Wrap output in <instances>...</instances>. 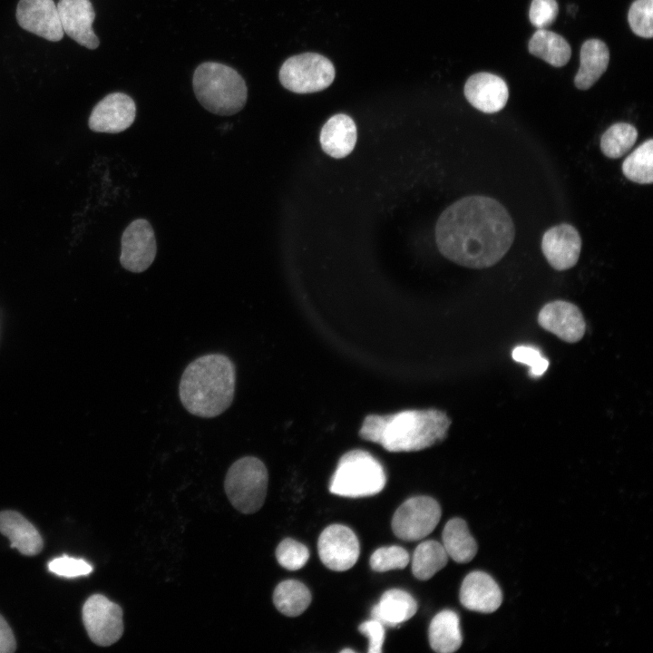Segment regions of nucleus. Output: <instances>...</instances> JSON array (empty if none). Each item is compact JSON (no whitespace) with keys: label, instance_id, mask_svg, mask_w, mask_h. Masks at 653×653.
Segmentation results:
<instances>
[{"label":"nucleus","instance_id":"obj_1","mask_svg":"<svg viewBox=\"0 0 653 653\" xmlns=\"http://www.w3.org/2000/svg\"><path fill=\"white\" fill-rule=\"evenodd\" d=\"M515 236L511 215L495 199L463 197L447 207L435 225V241L447 259L470 268L498 263Z\"/></svg>","mask_w":653,"mask_h":653},{"label":"nucleus","instance_id":"obj_2","mask_svg":"<svg viewBox=\"0 0 653 653\" xmlns=\"http://www.w3.org/2000/svg\"><path fill=\"white\" fill-rule=\"evenodd\" d=\"M452 424L445 412L429 409L404 410L390 414H368L359 436L391 453L429 448L443 441Z\"/></svg>","mask_w":653,"mask_h":653},{"label":"nucleus","instance_id":"obj_3","mask_svg":"<svg viewBox=\"0 0 653 653\" xmlns=\"http://www.w3.org/2000/svg\"><path fill=\"white\" fill-rule=\"evenodd\" d=\"M235 384L236 368L229 356L203 355L184 369L179 385L180 400L190 414L213 418L232 404Z\"/></svg>","mask_w":653,"mask_h":653},{"label":"nucleus","instance_id":"obj_4","mask_svg":"<svg viewBox=\"0 0 653 653\" xmlns=\"http://www.w3.org/2000/svg\"><path fill=\"white\" fill-rule=\"evenodd\" d=\"M192 84L200 103L212 113L235 114L246 104V83L228 65L215 62L200 64L194 72Z\"/></svg>","mask_w":653,"mask_h":653},{"label":"nucleus","instance_id":"obj_5","mask_svg":"<svg viewBox=\"0 0 653 653\" xmlns=\"http://www.w3.org/2000/svg\"><path fill=\"white\" fill-rule=\"evenodd\" d=\"M385 482V473L379 461L366 451L355 449L339 459L329 491L343 497H368L379 493Z\"/></svg>","mask_w":653,"mask_h":653},{"label":"nucleus","instance_id":"obj_6","mask_svg":"<svg viewBox=\"0 0 653 653\" xmlns=\"http://www.w3.org/2000/svg\"><path fill=\"white\" fill-rule=\"evenodd\" d=\"M268 482L264 463L255 456H244L229 468L224 489L230 503L240 512L249 514L263 505Z\"/></svg>","mask_w":653,"mask_h":653},{"label":"nucleus","instance_id":"obj_7","mask_svg":"<svg viewBox=\"0 0 653 653\" xmlns=\"http://www.w3.org/2000/svg\"><path fill=\"white\" fill-rule=\"evenodd\" d=\"M332 62L316 53H305L288 58L279 70L283 87L296 93H310L327 88L334 81Z\"/></svg>","mask_w":653,"mask_h":653},{"label":"nucleus","instance_id":"obj_8","mask_svg":"<svg viewBox=\"0 0 653 653\" xmlns=\"http://www.w3.org/2000/svg\"><path fill=\"white\" fill-rule=\"evenodd\" d=\"M441 507L429 496H415L403 502L394 513L392 530L404 541H414L429 535L441 519Z\"/></svg>","mask_w":653,"mask_h":653},{"label":"nucleus","instance_id":"obj_9","mask_svg":"<svg viewBox=\"0 0 653 653\" xmlns=\"http://www.w3.org/2000/svg\"><path fill=\"white\" fill-rule=\"evenodd\" d=\"M83 622L91 640L107 647L120 639L123 633L122 609L105 596H90L83 606Z\"/></svg>","mask_w":653,"mask_h":653},{"label":"nucleus","instance_id":"obj_10","mask_svg":"<svg viewBox=\"0 0 653 653\" xmlns=\"http://www.w3.org/2000/svg\"><path fill=\"white\" fill-rule=\"evenodd\" d=\"M322 563L335 571L351 569L359 557V541L354 531L342 524H332L320 534L317 541Z\"/></svg>","mask_w":653,"mask_h":653},{"label":"nucleus","instance_id":"obj_11","mask_svg":"<svg viewBox=\"0 0 653 653\" xmlns=\"http://www.w3.org/2000/svg\"><path fill=\"white\" fill-rule=\"evenodd\" d=\"M156 251V239L150 222L143 219L133 220L122 236L121 265L131 272H142L153 262Z\"/></svg>","mask_w":653,"mask_h":653},{"label":"nucleus","instance_id":"obj_12","mask_svg":"<svg viewBox=\"0 0 653 653\" xmlns=\"http://www.w3.org/2000/svg\"><path fill=\"white\" fill-rule=\"evenodd\" d=\"M539 325L567 343H577L586 332V322L580 309L573 303L554 300L542 307Z\"/></svg>","mask_w":653,"mask_h":653},{"label":"nucleus","instance_id":"obj_13","mask_svg":"<svg viewBox=\"0 0 653 653\" xmlns=\"http://www.w3.org/2000/svg\"><path fill=\"white\" fill-rule=\"evenodd\" d=\"M136 105L123 93H112L102 99L89 117V128L96 132L118 133L134 122Z\"/></svg>","mask_w":653,"mask_h":653},{"label":"nucleus","instance_id":"obj_14","mask_svg":"<svg viewBox=\"0 0 653 653\" xmlns=\"http://www.w3.org/2000/svg\"><path fill=\"white\" fill-rule=\"evenodd\" d=\"M19 25L48 41H60L64 34L54 0H20L15 13Z\"/></svg>","mask_w":653,"mask_h":653},{"label":"nucleus","instance_id":"obj_15","mask_svg":"<svg viewBox=\"0 0 653 653\" xmlns=\"http://www.w3.org/2000/svg\"><path fill=\"white\" fill-rule=\"evenodd\" d=\"M541 250L548 263L562 271L574 267L581 251V238L570 224L562 223L546 230L541 239Z\"/></svg>","mask_w":653,"mask_h":653},{"label":"nucleus","instance_id":"obj_16","mask_svg":"<svg viewBox=\"0 0 653 653\" xmlns=\"http://www.w3.org/2000/svg\"><path fill=\"white\" fill-rule=\"evenodd\" d=\"M57 10L63 32L88 49H96L99 39L93 30L95 12L90 0H59Z\"/></svg>","mask_w":653,"mask_h":653},{"label":"nucleus","instance_id":"obj_17","mask_svg":"<svg viewBox=\"0 0 653 653\" xmlns=\"http://www.w3.org/2000/svg\"><path fill=\"white\" fill-rule=\"evenodd\" d=\"M464 95L477 110L485 113L501 111L507 103L509 89L505 81L490 73L473 74L465 83Z\"/></svg>","mask_w":653,"mask_h":653},{"label":"nucleus","instance_id":"obj_18","mask_svg":"<svg viewBox=\"0 0 653 653\" xmlns=\"http://www.w3.org/2000/svg\"><path fill=\"white\" fill-rule=\"evenodd\" d=\"M459 598L462 605L470 610L492 613L501 606L502 593L488 573L473 571L463 579Z\"/></svg>","mask_w":653,"mask_h":653},{"label":"nucleus","instance_id":"obj_19","mask_svg":"<svg viewBox=\"0 0 653 653\" xmlns=\"http://www.w3.org/2000/svg\"><path fill=\"white\" fill-rule=\"evenodd\" d=\"M319 141L327 155L335 159L347 156L356 142V126L354 120L344 113L331 116L321 129Z\"/></svg>","mask_w":653,"mask_h":653},{"label":"nucleus","instance_id":"obj_20","mask_svg":"<svg viewBox=\"0 0 653 653\" xmlns=\"http://www.w3.org/2000/svg\"><path fill=\"white\" fill-rule=\"evenodd\" d=\"M0 532L10 540L11 548L24 555L34 556L43 549V539L37 529L17 512H0Z\"/></svg>","mask_w":653,"mask_h":653},{"label":"nucleus","instance_id":"obj_21","mask_svg":"<svg viewBox=\"0 0 653 653\" xmlns=\"http://www.w3.org/2000/svg\"><path fill=\"white\" fill-rule=\"evenodd\" d=\"M609 62V51L604 42L590 39L583 43L580 53V67L574 83L578 89H590L605 73Z\"/></svg>","mask_w":653,"mask_h":653},{"label":"nucleus","instance_id":"obj_22","mask_svg":"<svg viewBox=\"0 0 653 653\" xmlns=\"http://www.w3.org/2000/svg\"><path fill=\"white\" fill-rule=\"evenodd\" d=\"M416 610L417 603L408 592L392 589L383 593L371 616L384 626L395 627L411 619Z\"/></svg>","mask_w":653,"mask_h":653},{"label":"nucleus","instance_id":"obj_23","mask_svg":"<svg viewBox=\"0 0 653 653\" xmlns=\"http://www.w3.org/2000/svg\"><path fill=\"white\" fill-rule=\"evenodd\" d=\"M429 643L438 653H452L463 643L459 617L456 612L445 609L437 613L429 626Z\"/></svg>","mask_w":653,"mask_h":653},{"label":"nucleus","instance_id":"obj_24","mask_svg":"<svg viewBox=\"0 0 653 653\" xmlns=\"http://www.w3.org/2000/svg\"><path fill=\"white\" fill-rule=\"evenodd\" d=\"M443 546L451 559L458 563L471 561L477 553V543L467 523L461 518L448 521L442 533Z\"/></svg>","mask_w":653,"mask_h":653},{"label":"nucleus","instance_id":"obj_25","mask_svg":"<svg viewBox=\"0 0 653 653\" xmlns=\"http://www.w3.org/2000/svg\"><path fill=\"white\" fill-rule=\"evenodd\" d=\"M528 48L531 54L555 67L565 65L571 54L570 44L561 35L544 28L532 34Z\"/></svg>","mask_w":653,"mask_h":653},{"label":"nucleus","instance_id":"obj_26","mask_svg":"<svg viewBox=\"0 0 653 653\" xmlns=\"http://www.w3.org/2000/svg\"><path fill=\"white\" fill-rule=\"evenodd\" d=\"M311 602L307 587L296 580L281 581L273 592V603L277 609L288 617L302 614Z\"/></svg>","mask_w":653,"mask_h":653},{"label":"nucleus","instance_id":"obj_27","mask_svg":"<svg viewBox=\"0 0 653 653\" xmlns=\"http://www.w3.org/2000/svg\"><path fill=\"white\" fill-rule=\"evenodd\" d=\"M448 555L442 543L426 541L414 550L412 558V572L420 580H427L447 564Z\"/></svg>","mask_w":653,"mask_h":653},{"label":"nucleus","instance_id":"obj_28","mask_svg":"<svg viewBox=\"0 0 653 653\" xmlns=\"http://www.w3.org/2000/svg\"><path fill=\"white\" fill-rule=\"evenodd\" d=\"M625 177L638 184L653 181V140L650 138L633 151L623 161Z\"/></svg>","mask_w":653,"mask_h":653},{"label":"nucleus","instance_id":"obj_29","mask_svg":"<svg viewBox=\"0 0 653 653\" xmlns=\"http://www.w3.org/2000/svg\"><path fill=\"white\" fill-rule=\"evenodd\" d=\"M637 138L635 126L628 122H616L602 134L600 150L608 158H620L633 147Z\"/></svg>","mask_w":653,"mask_h":653},{"label":"nucleus","instance_id":"obj_30","mask_svg":"<svg viewBox=\"0 0 653 653\" xmlns=\"http://www.w3.org/2000/svg\"><path fill=\"white\" fill-rule=\"evenodd\" d=\"M410 558L406 550L400 546L381 547L370 557V566L374 571L385 572L391 570L404 569Z\"/></svg>","mask_w":653,"mask_h":653},{"label":"nucleus","instance_id":"obj_31","mask_svg":"<svg viewBox=\"0 0 653 653\" xmlns=\"http://www.w3.org/2000/svg\"><path fill=\"white\" fill-rule=\"evenodd\" d=\"M278 562L288 570L301 569L309 559L308 549L301 542L286 538L280 541L276 550Z\"/></svg>","mask_w":653,"mask_h":653},{"label":"nucleus","instance_id":"obj_32","mask_svg":"<svg viewBox=\"0 0 653 653\" xmlns=\"http://www.w3.org/2000/svg\"><path fill=\"white\" fill-rule=\"evenodd\" d=\"M653 0H635L629 7L628 20L634 34L643 38H651Z\"/></svg>","mask_w":653,"mask_h":653},{"label":"nucleus","instance_id":"obj_33","mask_svg":"<svg viewBox=\"0 0 653 653\" xmlns=\"http://www.w3.org/2000/svg\"><path fill=\"white\" fill-rule=\"evenodd\" d=\"M48 569L51 572L66 578L85 576L93 571L92 565L84 560L69 557L65 554L52 560L48 564Z\"/></svg>","mask_w":653,"mask_h":653},{"label":"nucleus","instance_id":"obj_34","mask_svg":"<svg viewBox=\"0 0 653 653\" xmlns=\"http://www.w3.org/2000/svg\"><path fill=\"white\" fill-rule=\"evenodd\" d=\"M512 358L516 362L529 365L531 376L543 375L549 366V361L541 356V352L537 348L529 346L515 347L512 351Z\"/></svg>","mask_w":653,"mask_h":653},{"label":"nucleus","instance_id":"obj_35","mask_svg":"<svg viewBox=\"0 0 653 653\" xmlns=\"http://www.w3.org/2000/svg\"><path fill=\"white\" fill-rule=\"evenodd\" d=\"M558 10L556 0H532L529 18L535 27L544 28L554 22Z\"/></svg>","mask_w":653,"mask_h":653},{"label":"nucleus","instance_id":"obj_36","mask_svg":"<svg viewBox=\"0 0 653 653\" xmlns=\"http://www.w3.org/2000/svg\"><path fill=\"white\" fill-rule=\"evenodd\" d=\"M358 630L368 638V653L382 652L385 641V628L380 621L374 619L365 621L359 625Z\"/></svg>","mask_w":653,"mask_h":653},{"label":"nucleus","instance_id":"obj_37","mask_svg":"<svg viewBox=\"0 0 653 653\" xmlns=\"http://www.w3.org/2000/svg\"><path fill=\"white\" fill-rule=\"evenodd\" d=\"M16 648V642L11 628L0 615V653H12Z\"/></svg>","mask_w":653,"mask_h":653},{"label":"nucleus","instance_id":"obj_38","mask_svg":"<svg viewBox=\"0 0 653 653\" xmlns=\"http://www.w3.org/2000/svg\"><path fill=\"white\" fill-rule=\"evenodd\" d=\"M345 652H355V651L351 648H345L340 651V653H345Z\"/></svg>","mask_w":653,"mask_h":653}]
</instances>
